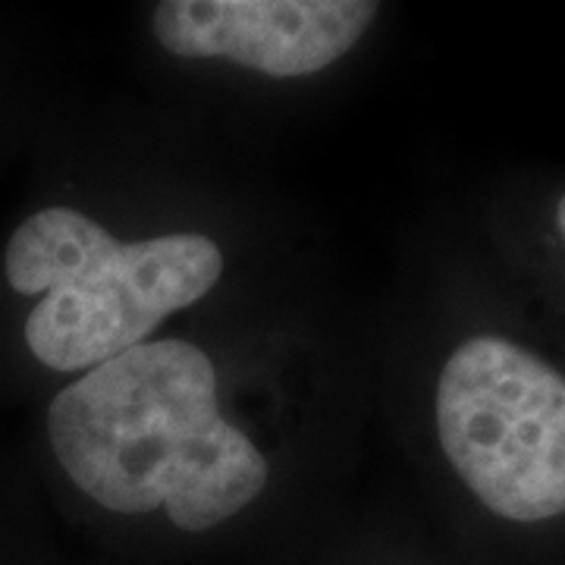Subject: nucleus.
Returning <instances> with one entry per match:
<instances>
[{"instance_id":"nucleus-5","label":"nucleus","mask_w":565,"mask_h":565,"mask_svg":"<svg viewBox=\"0 0 565 565\" xmlns=\"http://www.w3.org/2000/svg\"><path fill=\"white\" fill-rule=\"evenodd\" d=\"M556 226H559V233H563L565 239V192L559 195V202H556Z\"/></svg>"},{"instance_id":"nucleus-2","label":"nucleus","mask_w":565,"mask_h":565,"mask_svg":"<svg viewBox=\"0 0 565 565\" xmlns=\"http://www.w3.org/2000/svg\"><path fill=\"white\" fill-rule=\"evenodd\" d=\"M3 274L13 292L39 296L22 330L29 352L51 371L85 374L211 296L226 255L207 233L122 243L85 211L54 204L13 230Z\"/></svg>"},{"instance_id":"nucleus-3","label":"nucleus","mask_w":565,"mask_h":565,"mask_svg":"<svg viewBox=\"0 0 565 565\" xmlns=\"http://www.w3.org/2000/svg\"><path fill=\"white\" fill-rule=\"evenodd\" d=\"M434 422L446 462L509 522L565 515V374L505 337H471L440 367Z\"/></svg>"},{"instance_id":"nucleus-4","label":"nucleus","mask_w":565,"mask_h":565,"mask_svg":"<svg viewBox=\"0 0 565 565\" xmlns=\"http://www.w3.org/2000/svg\"><path fill=\"white\" fill-rule=\"evenodd\" d=\"M381 17L374 0H163L151 35L170 57L308 79L349 57Z\"/></svg>"},{"instance_id":"nucleus-1","label":"nucleus","mask_w":565,"mask_h":565,"mask_svg":"<svg viewBox=\"0 0 565 565\" xmlns=\"http://www.w3.org/2000/svg\"><path fill=\"white\" fill-rule=\"evenodd\" d=\"M51 452L85 500L114 515L163 512L204 534L270 484L264 449L223 415L211 355L148 340L79 374L47 405Z\"/></svg>"}]
</instances>
